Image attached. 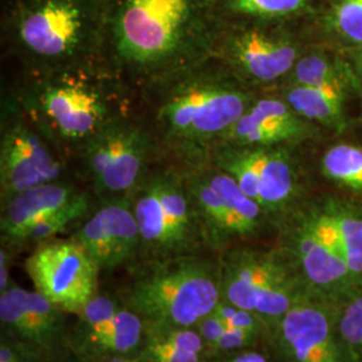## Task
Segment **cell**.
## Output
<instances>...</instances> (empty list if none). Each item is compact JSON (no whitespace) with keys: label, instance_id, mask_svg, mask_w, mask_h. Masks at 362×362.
<instances>
[{"label":"cell","instance_id":"1","mask_svg":"<svg viewBox=\"0 0 362 362\" xmlns=\"http://www.w3.org/2000/svg\"><path fill=\"white\" fill-rule=\"evenodd\" d=\"M220 274V258L202 254L149 259L116 294L148 324L194 326L221 302Z\"/></svg>","mask_w":362,"mask_h":362},{"label":"cell","instance_id":"2","mask_svg":"<svg viewBox=\"0 0 362 362\" xmlns=\"http://www.w3.org/2000/svg\"><path fill=\"white\" fill-rule=\"evenodd\" d=\"M25 269L39 294L73 317L100 293L101 272L73 238L40 243Z\"/></svg>","mask_w":362,"mask_h":362},{"label":"cell","instance_id":"3","mask_svg":"<svg viewBox=\"0 0 362 362\" xmlns=\"http://www.w3.org/2000/svg\"><path fill=\"white\" fill-rule=\"evenodd\" d=\"M70 317L37 290L13 284L0 294V333L34 350L46 362L71 354Z\"/></svg>","mask_w":362,"mask_h":362},{"label":"cell","instance_id":"4","mask_svg":"<svg viewBox=\"0 0 362 362\" xmlns=\"http://www.w3.org/2000/svg\"><path fill=\"white\" fill-rule=\"evenodd\" d=\"M189 0H128L117 37L124 57L139 64L167 59L180 42Z\"/></svg>","mask_w":362,"mask_h":362},{"label":"cell","instance_id":"5","mask_svg":"<svg viewBox=\"0 0 362 362\" xmlns=\"http://www.w3.org/2000/svg\"><path fill=\"white\" fill-rule=\"evenodd\" d=\"M73 239L85 248L101 274L130 270L141 262V233L127 197L110 200L88 215Z\"/></svg>","mask_w":362,"mask_h":362},{"label":"cell","instance_id":"6","mask_svg":"<svg viewBox=\"0 0 362 362\" xmlns=\"http://www.w3.org/2000/svg\"><path fill=\"white\" fill-rule=\"evenodd\" d=\"M267 344L276 362H344L332 317L311 296L286 313Z\"/></svg>","mask_w":362,"mask_h":362},{"label":"cell","instance_id":"7","mask_svg":"<svg viewBox=\"0 0 362 362\" xmlns=\"http://www.w3.org/2000/svg\"><path fill=\"white\" fill-rule=\"evenodd\" d=\"M245 113V97L216 85L191 86L175 95L165 109L173 129L196 137L227 132Z\"/></svg>","mask_w":362,"mask_h":362},{"label":"cell","instance_id":"8","mask_svg":"<svg viewBox=\"0 0 362 362\" xmlns=\"http://www.w3.org/2000/svg\"><path fill=\"white\" fill-rule=\"evenodd\" d=\"M89 167L100 194H125L140 179L145 160V139L130 128H109L95 134L89 146Z\"/></svg>","mask_w":362,"mask_h":362},{"label":"cell","instance_id":"9","mask_svg":"<svg viewBox=\"0 0 362 362\" xmlns=\"http://www.w3.org/2000/svg\"><path fill=\"white\" fill-rule=\"evenodd\" d=\"M220 266L221 300L254 313L272 286L297 275L281 257L246 250L226 254L220 258Z\"/></svg>","mask_w":362,"mask_h":362},{"label":"cell","instance_id":"10","mask_svg":"<svg viewBox=\"0 0 362 362\" xmlns=\"http://www.w3.org/2000/svg\"><path fill=\"white\" fill-rule=\"evenodd\" d=\"M299 279L308 293H327L353 278L339 239L324 216L308 221L297 236ZM311 296V294H310Z\"/></svg>","mask_w":362,"mask_h":362},{"label":"cell","instance_id":"11","mask_svg":"<svg viewBox=\"0 0 362 362\" xmlns=\"http://www.w3.org/2000/svg\"><path fill=\"white\" fill-rule=\"evenodd\" d=\"M59 175V163L33 132L15 128L6 134L0 169L3 203L30 188L55 182Z\"/></svg>","mask_w":362,"mask_h":362},{"label":"cell","instance_id":"12","mask_svg":"<svg viewBox=\"0 0 362 362\" xmlns=\"http://www.w3.org/2000/svg\"><path fill=\"white\" fill-rule=\"evenodd\" d=\"M79 194L65 184L49 182L13 196L3 203L1 208L0 231L3 246H22L30 228L65 208Z\"/></svg>","mask_w":362,"mask_h":362},{"label":"cell","instance_id":"13","mask_svg":"<svg viewBox=\"0 0 362 362\" xmlns=\"http://www.w3.org/2000/svg\"><path fill=\"white\" fill-rule=\"evenodd\" d=\"M146 324L124 306L109 322L82 334H73L71 353L82 361L97 362L110 357L136 358L141 349Z\"/></svg>","mask_w":362,"mask_h":362},{"label":"cell","instance_id":"14","mask_svg":"<svg viewBox=\"0 0 362 362\" xmlns=\"http://www.w3.org/2000/svg\"><path fill=\"white\" fill-rule=\"evenodd\" d=\"M81 13L66 1H49L30 13L21 27L27 47L42 57H61L70 52L79 38Z\"/></svg>","mask_w":362,"mask_h":362},{"label":"cell","instance_id":"15","mask_svg":"<svg viewBox=\"0 0 362 362\" xmlns=\"http://www.w3.org/2000/svg\"><path fill=\"white\" fill-rule=\"evenodd\" d=\"M43 106L65 136L79 139L97 132L104 109L95 94L81 86L64 85L47 90Z\"/></svg>","mask_w":362,"mask_h":362},{"label":"cell","instance_id":"16","mask_svg":"<svg viewBox=\"0 0 362 362\" xmlns=\"http://www.w3.org/2000/svg\"><path fill=\"white\" fill-rule=\"evenodd\" d=\"M300 129L297 117L287 105L276 100H262L227 133L242 143L269 145L297 137Z\"/></svg>","mask_w":362,"mask_h":362},{"label":"cell","instance_id":"17","mask_svg":"<svg viewBox=\"0 0 362 362\" xmlns=\"http://www.w3.org/2000/svg\"><path fill=\"white\" fill-rule=\"evenodd\" d=\"M236 58L252 77L272 81L284 76L294 65L296 50L290 45L250 33L239 40Z\"/></svg>","mask_w":362,"mask_h":362},{"label":"cell","instance_id":"18","mask_svg":"<svg viewBox=\"0 0 362 362\" xmlns=\"http://www.w3.org/2000/svg\"><path fill=\"white\" fill-rule=\"evenodd\" d=\"M132 204L143 240L141 262L168 258L167 219L156 180L141 188Z\"/></svg>","mask_w":362,"mask_h":362},{"label":"cell","instance_id":"19","mask_svg":"<svg viewBox=\"0 0 362 362\" xmlns=\"http://www.w3.org/2000/svg\"><path fill=\"white\" fill-rule=\"evenodd\" d=\"M203 223L207 246L219 247L233 235L243 236L242 227L219 192L206 179L194 181L189 188Z\"/></svg>","mask_w":362,"mask_h":362},{"label":"cell","instance_id":"20","mask_svg":"<svg viewBox=\"0 0 362 362\" xmlns=\"http://www.w3.org/2000/svg\"><path fill=\"white\" fill-rule=\"evenodd\" d=\"M259 168V192L263 209L281 207L290 199L294 189L293 173L285 157L278 153L255 152Z\"/></svg>","mask_w":362,"mask_h":362},{"label":"cell","instance_id":"21","mask_svg":"<svg viewBox=\"0 0 362 362\" xmlns=\"http://www.w3.org/2000/svg\"><path fill=\"white\" fill-rule=\"evenodd\" d=\"M206 180L219 192L227 206L233 211L235 218L242 227L243 236L254 233L258 228L259 218L263 208L255 200L248 197L236 180L227 172L215 173L206 177Z\"/></svg>","mask_w":362,"mask_h":362},{"label":"cell","instance_id":"22","mask_svg":"<svg viewBox=\"0 0 362 362\" xmlns=\"http://www.w3.org/2000/svg\"><path fill=\"white\" fill-rule=\"evenodd\" d=\"M294 112L311 119H329L338 115L341 93L334 88H313L299 85L287 95Z\"/></svg>","mask_w":362,"mask_h":362},{"label":"cell","instance_id":"23","mask_svg":"<svg viewBox=\"0 0 362 362\" xmlns=\"http://www.w3.org/2000/svg\"><path fill=\"white\" fill-rule=\"evenodd\" d=\"M90 212V200L85 194H81L76 197L70 204H67L65 208L54 212L46 219L39 221L33 228L28 230L23 245L28 243H45L52 240L54 236L58 233L65 231L66 228L76 223L78 220H83Z\"/></svg>","mask_w":362,"mask_h":362},{"label":"cell","instance_id":"24","mask_svg":"<svg viewBox=\"0 0 362 362\" xmlns=\"http://www.w3.org/2000/svg\"><path fill=\"white\" fill-rule=\"evenodd\" d=\"M337 233L353 278H362V219L346 214L325 215Z\"/></svg>","mask_w":362,"mask_h":362},{"label":"cell","instance_id":"25","mask_svg":"<svg viewBox=\"0 0 362 362\" xmlns=\"http://www.w3.org/2000/svg\"><path fill=\"white\" fill-rule=\"evenodd\" d=\"M326 173L351 188L362 191V149L351 145H338L324 157Z\"/></svg>","mask_w":362,"mask_h":362},{"label":"cell","instance_id":"26","mask_svg":"<svg viewBox=\"0 0 362 362\" xmlns=\"http://www.w3.org/2000/svg\"><path fill=\"white\" fill-rule=\"evenodd\" d=\"M122 308L124 303L121 302L116 293L110 294L100 290V293L85 306V309L81 311L77 317H74L76 320L73 321L71 336L88 333L103 326L110 320H113Z\"/></svg>","mask_w":362,"mask_h":362},{"label":"cell","instance_id":"27","mask_svg":"<svg viewBox=\"0 0 362 362\" xmlns=\"http://www.w3.org/2000/svg\"><path fill=\"white\" fill-rule=\"evenodd\" d=\"M207 354L176 348L145 333L137 362H204Z\"/></svg>","mask_w":362,"mask_h":362},{"label":"cell","instance_id":"28","mask_svg":"<svg viewBox=\"0 0 362 362\" xmlns=\"http://www.w3.org/2000/svg\"><path fill=\"white\" fill-rule=\"evenodd\" d=\"M224 169L231 175L243 192L255 200L260 206V192H259V168L255 152L246 155L235 156L224 163ZM262 207V206H260Z\"/></svg>","mask_w":362,"mask_h":362},{"label":"cell","instance_id":"29","mask_svg":"<svg viewBox=\"0 0 362 362\" xmlns=\"http://www.w3.org/2000/svg\"><path fill=\"white\" fill-rule=\"evenodd\" d=\"M215 313L219 315L228 327L251 333L267 342L269 336H270V327L259 317L257 313L240 309V308L231 305L228 302H224V300L220 302L218 308L215 309Z\"/></svg>","mask_w":362,"mask_h":362},{"label":"cell","instance_id":"30","mask_svg":"<svg viewBox=\"0 0 362 362\" xmlns=\"http://www.w3.org/2000/svg\"><path fill=\"white\" fill-rule=\"evenodd\" d=\"M296 74L299 85L302 86L339 89L333 71L321 57L313 55L300 59L298 62Z\"/></svg>","mask_w":362,"mask_h":362},{"label":"cell","instance_id":"31","mask_svg":"<svg viewBox=\"0 0 362 362\" xmlns=\"http://www.w3.org/2000/svg\"><path fill=\"white\" fill-rule=\"evenodd\" d=\"M339 333L348 349L362 357V296L354 298L344 311Z\"/></svg>","mask_w":362,"mask_h":362},{"label":"cell","instance_id":"32","mask_svg":"<svg viewBox=\"0 0 362 362\" xmlns=\"http://www.w3.org/2000/svg\"><path fill=\"white\" fill-rule=\"evenodd\" d=\"M334 21L345 37L362 43V0H342L337 7Z\"/></svg>","mask_w":362,"mask_h":362},{"label":"cell","instance_id":"33","mask_svg":"<svg viewBox=\"0 0 362 362\" xmlns=\"http://www.w3.org/2000/svg\"><path fill=\"white\" fill-rule=\"evenodd\" d=\"M306 0H235L233 7L239 13L274 16L298 11Z\"/></svg>","mask_w":362,"mask_h":362},{"label":"cell","instance_id":"34","mask_svg":"<svg viewBox=\"0 0 362 362\" xmlns=\"http://www.w3.org/2000/svg\"><path fill=\"white\" fill-rule=\"evenodd\" d=\"M262 338L254 336L251 333H247L239 329L227 327L224 334L221 336L219 341L214 345V348L208 351L209 354H220V353H231L238 350L250 349L257 348L262 344ZM266 342V341H263Z\"/></svg>","mask_w":362,"mask_h":362},{"label":"cell","instance_id":"35","mask_svg":"<svg viewBox=\"0 0 362 362\" xmlns=\"http://www.w3.org/2000/svg\"><path fill=\"white\" fill-rule=\"evenodd\" d=\"M0 362H46L38 353L0 333Z\"/></svg>","mask_w":362,"mask_h":362},{"label":"cell","instance_id":"36","mask_svg":"<svg viewBox=\"0 0 362 362\" xmlns=\"http://www.w3.org/2000/svg\"><path fill=\"white\" fill-rule=\"evenodd\" d=\"M204 362H276L270 349L250 348L231 353L209 354Z\"/></svg>","mask_w":362,"mask_h":362},{"label":"cell","instance_id":"37","mask_svg":"<svg viewBox=\"0 0 362 362\" xmlns=\"http://www.w3.org/2000/svg\"><path fill=\"white\" fill-rule=\"evenodd\" d=\"M194 326L199 330L200 336L203 337L206 346H207V351L214 348V345L219 341L228 327L215 311L208 314L204 318H202Z\"/></svg>","mask_w":362,"mask_h":362},{"label":"cell","instance_id":"38","mask_svg":"<svg viewBox=\"0 0 362 362\" xmlns=\"http://www.w3.org/2000/svg\"><path fill=\"white\" fill-rule=\"evenodd\" d=\"M11 267V254L8 251V247H1L0 251V294L7 291L13 285L10 275Z\"/></svg>","mask_w":362,"mask_h":362},{"label":"cell","instance_id":"39","mask_svg":"<svg viewBox=\"0 0 362 362\" xmlns=\"http://www.w3.org/2000/svg\"><path fill=\"white\" fill-rule=\"evenodd\" d=\"M97 362H136V358H129V357H110V358H105V360Z\"/></svg>","mask_w":362,"mask_h":362},{"label":"cell","instance_id":"40","mask_svg":"<svg viewBox=\"0 0 362 362\" xmlns=\"http://www.w3.org/2000/svg\"><path fill=\"white\" fill-rule=\"evenodd\" d=\"M65 360V358H64ZM64 360H59V361H55V362H64Z\"/></svg>","mask_w":362,"mask_h":362}]
</instances>
